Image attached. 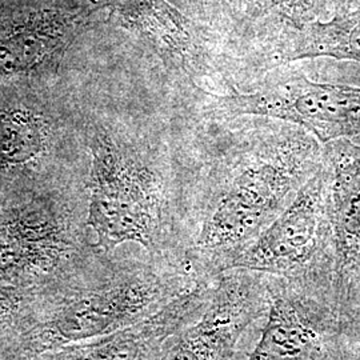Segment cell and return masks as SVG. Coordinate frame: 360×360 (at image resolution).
I'll return each mask as SVG.
<instances>
[{
    "instance_id": "obj_11",
    "label": "cell",
    "mask_w": 360,
    "mask_h": 360,
    "mask_svg": "<svg viewBox=\"0 0 360 360\" xmlns=\"http://www.w3.org/2000/svg\"><path fill=\"white\" fill-rule=\"evenodd\" d=\"M333 229L335 292L347 312L360 278V146L340 139L323 146Z\"/></svg>"
},
{
    "instance_id": "obj_10",
    "label": "cell",
    "mask_w": 360,
    "mask_h": 360,
    "mask_svg": "<svg viewBox=\"0 0 360 360\" xmlns=\"http://www.w3.org/2000/svg\"><path fill=\"white\" fill-rule=\"evenodd\" d=\"M215 279L198 282L142 322L112 334L55 349L34 360H156L172 335L205 312Z\"/></svg>"
},
{
    "instance_id": "obj_2",
    "label": "cell",
    "mask_w": 360,
    "mask_h": 360,
    "mask_svg": "<svg viewBox=\"0 0 360 360\" xmlns=\"http://www.w3.org/2000/svg\"><path fill=\"white\" fill-rule=\"evenodd\" d=\"M116 251H102L83 269L41 291L30 327L3 360H34L112 334L150 318L198 283L166 262Z\"/></svg>"
},
{
    "instance_id": "obj_9",
    "label": "cell",
    "mask_w": 360,
    "mask_h": 360,
    "mask_svg": "<svg viewBox=\"0 0 360 360\" xmlns=\"http://www.w3.org/2000/svg\"><path fill=\"white\" fill-rule=\"evenodd\" d=\"M77 11L28 6L0 16V89L40 77L59 65L80 26Z\"/></svg>"
},
{
    "instance_id": "obj_4",
    "label": "cell",
    "mask_w": 360,
    "mask_h": 360,
    "mask_svg": "<svg viewBox=\"0 0 360 360\" xmlns=\"http://www.w3.org/2000/svg\"><path fill=\"white\" fill-rule=\"evenodd\" d=\"M87 219V195L44 181L0 188V285L41 292L102 250Z\"/></svg>"
},
{
    "instance_id": "obj_14",
    "label": "cell",
    "mask_w": 360,
    "mask_h": 360,
    "mask_svg": "<svg viewBox=\"0 0 360 360\" xmlns=\"http://www.w3.org/2000/svg\"><path fill=\"white\" fill-rule=\"evenodd\" d=\"M39 295L38 291L0 285V360L30 327Z\"/></svg>"
},
{
    "instance_id": "obj_6",
    "label": "cell",
    "mask_w": 360,
    "mask_h": 360,
    "mask_svg": "<svg viewBox=\"0 0 360 360\" xmlns=\"http://www.w3.org/2000/svg\"><path fill=\"white\" fill-rule=\"evenodd\" d=\"M221 117L266 116L306 129L322 146L360 138V87L318 83L285 74L257 87L220 96L211 108Z\"/></svg>"
},
{
    "instance_id": "obj_7",
    "label": "cell",
    "mask_w": 360,
    "mask_h": 360,
    "mask_svg": "<svg viewBox=\"0 0 360 360\" xmlns=\"http://www.w3.org/2000/svg\"><path fill=\"white\" fill-rule=\"evenodd\" d=\"M270 309L245 360H358L352 321L334 294L315 292L270 275Z\"/></svg>"
},
{
    "instance_id": "obj_1",
    "label": "cell",
    "mask_w": 360,
    "mask_h": 360,
    "mask_svg": "<svg viewBox=\"0 0 360 360\" xmlns=\"http://www.w3.org/2000/svg\"><path fill=\"white\" fill-rule=\"evenodd\" d=\"M323 162L306 129H284L252 143L195 200L184 270L212 281L221 263L251 243L294 199Z\"/></svg>"
},
{
    "instance_id": "obj_12",
    "label": "cell",
    "mask_w": 360,
    "mask_h": 360,
    "mask_svg": "<svg viewBox=\"0 0 360 360\" xmlns=\"http://www.w3.org/2000/svg\"><path fill=\"white\" fill-rule=\"evenodd\" d=\"M58 129L39 104L0 96V188L38 184L58 142Z\"/></svg>"
},
{
    "instance_id": "obj_13",
    "label": "cell",
    "mask_w": 360,
    "mask_h": 360,
    "mask_svg": "<svg viewBox=\"0 0 360 360\" xmlns=\"http://www.w3.org/2000/svg\"><path fill=\"white\" fill-rule=\"evenodd\" d=\"M316 58L360 65V8L346 18L312 27L302 43L284 55L282 63Z\"/></svg>"
},
{
    "instance_id": "obj_15",
    "label": "cell",
    "mask_w": 360,
    "mask_h": 360,
    "mask_svg": "<svg viewBox=\"0 0 360 360\" xmlns=\"http://www.w3.org/2000/svg\"><path fill=\"white\" fill-rule=\"evenodd\" d=\"M360 295V278L359 281H358V284H356V287H355V291H354V294H352V299H351V302H352V304H354V302L356 300V297Z\"/></svg>"
},
{
    "instance_id": "obj_8",
    "label": "cell",
    "mask_w": 360,
    "mask_h": 360,
    "mask_svg": "<svg viewBox=\"0 0 360 360\" xmlns=\"http://www.w3.org/2000/svg\"><path fill=\"white\" fill-rule=\"evenodd\" d=\"M270 275L230 270L219 274L205 312L172 335L156 360H236L247 330L267 316Z\"/></svg>"
},
{
    "instance_id": "obj_3",
    "label": "cell",
    "mask_w": 360,
    "mask_h": 360,
    "mask_svg": "<svg viewBox=\"0 0 360 360\" xmlns=\"http://www.w3.org/2000/svg\"><path fill=\"white\" fill-rule=\"evenodd\" d=\"M86 180L87 227L98 248L142 247L148 257L183 270L190 240V211L171 193L162 172L126 136L94 126Z\"/></svg>"
},
{
    "instance_id": "obj_5",
    "label": "cell",
    "mask_w": 360,
    "mask_h": 360,
    "mask_svg": "<svg viewBox=\"0 0 360 360\" xmlns=\"http://www.w3.org/2000/svg\"><path fill=\"white\" fill-rule=\"evenodd\" d=\"M230 270L255 271L336 296L324 162L251 243L221 263L219 274Z\"/></svg>"
}]
</instances>
